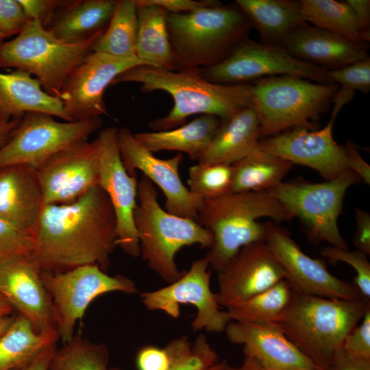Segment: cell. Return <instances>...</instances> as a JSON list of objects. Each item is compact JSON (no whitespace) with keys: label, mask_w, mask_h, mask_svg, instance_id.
Masks as SVG:
<instances>
[{"label":"cell","mask_w":370,"mask_h":370,"mask_svg":"<svg viewBox=\"0 0 370 370\" xmlns=\"http://www.w3.org/2000/svg\"><path fill=\"white\" fill-rule=\"evenodd\" d=\"M345 2L354 12L362 41L367 43L370 40V1L346 0Z\"/></svg>","instance_id":"obj_49"},{"label":"cell","mask_w":370,"mask_h":370,"mask_svg":"<svg viewBox=\"0 0 370 370\" xmlns=\"http://www.w3.org/2000/svg\"><path fill=\"white\" fill-rule=\"evenodd\" d=\"M41 271L33 254L0 264V295L39 333L56 330Z\"/></svg>","instance_id":"obj_21"},{"label":"cell","mask_w":370,"mask_h":370,"mask_svg":"<svg viewBox=\"0 0 370 370\" xmlns=\"http://www.w3.org/2000/svg\"><path fill=\"white\" fill-rule=\"evenodd\" d=\"M221 119L202 114L175 129L160 132L134 134L135 138L151 152L177 151L198 160L213 138Z\"/></svg>","instance_id":"obj_30"},{"label":"cell","mask_w":370,"mask_h":370,"mask_svg":"<svg viewBox=\"0 0 370 370\" xmlns=\"http://www.w3.org/2000/svg\"><path fill=\"white\" fill-rule=\"evenodd\" d=\"M56 347L57 345L53 344L44 349L23 366L20 370H49Z\"/></svg>","instance_id":"obj_51"},{"label":"cell","mask_w":370,"mask_h":370,"mask_svg":"<svg viewBox=\"0 0 370 370\" xmlns=\"http://www.w3.org/2000/svg\"><path fill=\"white\" fill-rule=\"evenodd\" d=\"M348 169L365 184H370V166L362 158L356 144L347 141L344 145Z\"/></svg>","instance_id":"obj_47"},{"label":"cell","mask_w":370,"mask_h":370,"mask_svg":"<svg viewBox=\"0 0 370 370\" xmlns=\"http://www.w3.org/2000/svg\"><path fill=\"white\" fill-rule=\"evenodd\" d=\"M204 79L220 84H243L278 75H295L330 84L328 71L300 60L282 46L256 42L249 38L241 41L219 63L198 70Z\"/></svg>","instance_id":"obj_11"},{"label":"cell","mask_w":370,"mask_h":370,"mask_svg":"<svg viewBox=\"0 0 370 370\" xmlns=\"http://www.w3.org/2000/svg\"><path fill=\"white\" fill-rule=\"evenodd\" d=\"M14 317L8 316L3 318L0 319V335L6 331L9 328Z\"/></svg>","instance_id":"obj_55"},{"label":"cell","mask_w":370,"mask_h":370,"mask_svg":"<svg viewBox=\"0 0 370 370\" xmlns=\"http://www.w3.org/2000/svg\"><path fill=\"white\" fill-rule=\"evenodd\" d=\"M103 34L83 42L68 44L38 21H29L18 36L0 44V69L27 71L36 76L48 95L58 97L69 74L93 51Z\"/></svg>","instance_id":"obj_8"},{"label":"cell","mask_w":370,"mask_h":370,"mask_svg":"<svg viewBox=\"0 0 370 370\" xmlns=\"http://www.w3.org/2000/svg\"><path fill=\"white\" fill-rule=\"evenodd\" d=\"M169 364L170 358L166 347L145 346L138 351L136 358L138 370H167Z\"/></svg>","instance_id":"obj_45"},{"label":"cell","mask_w":370,"mask_h":370,"mask_svg":"<svg viewBox=\"0 0 370 370\" xmlns=\"http://www.w3.org/2000/svg\"><path fill=\"white\" fill-rule=\"evenodd\" d=\"M359 177L349 173L332 180L313 183L298 180L282 182L268 190L293 214L297 217L309 241L318 245L349 249L341 234L338 219L342 211L346 192Z\"/></svg>","instance_id":"obj_9"},{"label":"cell","mask_w":370,"mask_h":370,"mask_svg":"<svg viewBox=\"0 0 370 370\" xmlns=\"http://www.w3.org/2000/svg\"><path fill=\"white\" fill-rule=\"evenodd\" d=\"M149 3L160 5L169 13H186L204 8L221 4L214 0H147Z\"/></svg>","instance_id":"obj_48"},{"label":"cell","mask_w":370,"mask_h":370,"mask_svg":"<svg viewBox=\"0 0 370 370\" xmlns=\"http://www.w3.org/2000/svg\"><path fill=\"white\" fill-rule=\"evenodd\" d=\"M295 291L285 280L236 305L227 308L232 321L275 324L291 304Z\"/></svg>","instance_id":"obj_33"},{"label":"cell","mask_w":370,"mask_h":370,"mask_svg":"<svg viewBox=\"0 0 370 370\" xmlns=\"http://www.w3.org/2000/svg\"><path fill=\"white\" fill-rule=\"evenodd\" d=\"M137 200L134 222L140 255L163 280L173 283L185 272L178 270L175 260L177 252L183 247L194 244L209 249L213 235L195 220L163 210L153 184L144 175L138 182Z\"/></svg>","instance_id":"obj_6"},{"label":"cell","mask_w":370,"mask_h":370,"mask_svg":"<svg viewBox=\"0 0 370 370\" xmlns=\"http://www.w3.org/2000/svg\"><path fill=\"white\" fill-rule=\"evenodd\" d=\"M56 330L37 332L29 321L18 314L0 335V370L22 367L49 346L56 344Z\"/></svg>","instance_id":"obj_32"},{"label":"cell","mask_w":370,"mask_h":370,"mask_svg":"<svg viewBox=\"0 0 370 370\" xmlns=\"http://www.w3.org/2000/svg\"><path fill=\"white\" fill-rule=\"evenodd\" d=\"M224 332L230 342L243 345L245 356L269 370H321L274 324L231 321Z\"/></svg>","instance_id":"obj_22"},{"label":"cell","mask_w":370,"mask_h":370,"mask_svg":"<svg viewBox=\"0 0 370 370\" xmlns=\"http://www.w3.org/2000/svg\"><path fill=\"white\" fill-rule=\"evenodd\" d=\"M44 286L51 299L53 317L62 343L74 337L77 322L97 297L110 292L133 294L135 283L121 275H109L97 264L79 266L62 272L41 271Z\"/></svg>","instance_id":"obj_10"},{"label":"cell","mask_w":370,"mask_h":370,"mask_svg":"<svg viewBox=\"0 0 370 370\" xmlns=\"http://www.w3.org/2000/svg\"><path fill=\"white\" fill-rule=\"evenodd\" d=\"M204 370H230V365L225 361H223L220 363H214Z\"/></svg>","instance_id":"obj_56"},{"label":"cell","mask_w":370,"mask_h":370,"mask_svg":"<svg viewBox=\"0 0 370 370\" xmlns=\"http://www.w3.org/2000/svg\"><path fill=\"white\" fill-rule=\"evenodd\" d=\"M18 2L30 21H38L47 29L61 0H18Z\"/></svg>","instance_id":"obj_44"},{"label":"cell","mask_w":370,"mask_h":370,"mask_svg":"<svg viewBox=\"0 0 370 370\" xmlns=\"http://www.w3.org/2000/svg\"><path fill=\"white\" fill-rule=\"evenodd\" d=\"M45 205L66 204L98 185L97 138L59 151L36 169Z\"/></svg>","instance_id":"obj_18"},{"label":"cell","mask_w":370,"mask_h":370,"mask_svg":"<svg viewBox=\"0 0 370 370\" xmlns=\"http://www.w3.org/2000/svg\"><path fill=\"white\" fill-rule=\"evenodd\" d=\"M260 140L258 117L251 106L244 108L221 121L198 163L232 164L256 149Z\"/></svg>","instance_id":"obj_27"},{"label":"cell","mask_w":370,"mask_h":370,"mask_svg":"<svg viewBox=\"0 0 370 370\" xmlns=\"http://www.w3.org/2000/svg\"><path fill=\"white\" fill-rule=\"evenodd\" d=\"M284 280V270L266 243L247 245L218 273V304L227 308Z\"/></svg>","instance_id":"obj_20"},{"label":"cell","mask_w":370,"mask_h":370,"mask_svg":"<svg viewBox=\"0 0 370 370\" xmlns=\"http://www.w3.org/2000/svg\"><path fill=\"white\" fill-rule=\"evenodd\" d=\"M341 348L349 358L370 366V308L366 310L360 323L346 336Z\"/></svg>","instance_id":"obj_42"},{"label":"cell","mask_w":370,"mask_h":370,"mask_svg":"<svg viewBox=\"0 0 370 370\" xmlns=\"http://www.w3.org/2000/svg\"><path fill=\"white\" fill-rule=\"evenodd\" d=\"M262 217L278 223L294 218L267 191L230 193L204 200L195 221L213 235L212 245L204 256L209 266L219 273L243 247L265 243L264 223L258 221Z\"/></svg>","instance_id":"obj_3"},{"label":"cell","mask_w":370,"mask_h":370,"mask_svg":"<svg viewBox=\"0 0 370 370\" xmlns=\"http://www.w3.org/2000/svg\"><path fill=\"white\" fill-rule=\"evenodd\" d=\"M136 2L137 58L143 65L173 71L172 51L166 27L169 12L147 0H136Z\"/></svg>","instance_id":"obj_29"},{"label":"cell","mask_w":370,"mask_h":370,"mask_svg":"<svg viewBox=\"0 0 370 370\" xmlns=\"http://www.w3.org/2000/svg\"><path fill=\"white\" fill-rule=\"evenodd\" d=\"M251 106L260 124V138L296 127L314 129L338 89L295 75L261 78L250 83Z\"/></svg>","instance_id":"obj_7"},{"label":"cell","mask_w":370,"mask_h":370,"mask_svg":"<svg viewBox=\"0 0 370 370\" xmlns=\"http://www.w3.org/2000/svg\"><path fill=\"white\" fill-rule=\"evenodd\" d=\"M21 368V367L17 368V369H13V370H20Z\"/></svg>","instance_id":"obj_57"},{"label":"cell","mask_w":370,"mask_h":370,"mask_svg":"<svg viewBox=\"0 0 370 370\" xmlns=\"http://www.w3.org/2000/svg\"><path fill=\"white\" fill-rule=\"evenodd\" d=\"M20 121L21 119H13L8 123L0 124V147L10 140Z\"/></svg>","instance_id":"obj_52"},{"label":"cell","mask_w":370,"mask_h":370,"mask_svg":"<svg viewBox=\"0 0 370 370\" xmlns=\"http://www.w3.org/2000/svg\"><path fill=\"white\" fill-rule=\"evenodd\" d=\"M236 5L255 28L260 42L283 47L290 33L305 23L299 1L236 0Z\"/></svg>","instance_id":"obj_28"},{"label":"cell","mask_w":370,"mask_h":370,"mask_svg":"<svg viewBox=\"0 0 370 370\" xmlns=\"http://www.w3.org/2000/svg\"><path fill=\"white\" fill-rule=\"evenodd\" d=\"M143 65L137 58H121L91 52L69 74L58 98L69 121H83L108 114L104 92L123 72Z\"/></svg>","instance_id":"obj_17"},{"label":"cell","mask_w":370,"mask_h":370,"mask_svg":"<svg viewBox=\"0 0 370 370\" xmlns=\"http://www.w3.org/2000/svg\"><path fill=\"white\" fill-rule=\"evenodd\" d=\"M136 33V0H119L111 21L96 42L93 51L121 58H137Z\"/></svg>","instance_id":"obj_34"},{"label":"cell","mask_w":370,"mask_h":370,"mask_svg":"<svg viewBox=\"0 0 370 370\" xmlns=\"http://www.w3.org/2000/svg\"><path fill=\"white\" fill-rule=\"evenodd\" d=\"M39 112L69 121L60 99L48 95L40 82L27 71L0 72V124Z\"/></svg>","instance_id":"obj_25"},{"label":"cell","mask_w":370,"mask_h":370,"mask_svg":"<svg viewBox=\"0 0 370 370\" xmlns=\"http://www.w3.org/2000/svg\"><path fill=\"white\" fill-rule=\"evenodd\" d=\"M320 254L334 262L347 263L356 271L354 284L362 296L370 301V262L367 255L359 250H349L332 246L323 247Z\"/></svg>","instance_id":"obj_40"},{"label":"cell","mask_w":370,"mask_h":370,"mask_svg":"<svg viewBox=\"0 0 370 370\" xmlns=\"http://www.w3.org/2000/svg\"><path fill=\"white\" fill-rule=\"evenodd\" d=\"M370 301L345 300L295 292L274 324L321 370H328L346 336L358 325Z\"/></svg>","instance_id":"obj_5"},{"label":"cell","mask_w":370,"mask_h":370,"mask_svg":"<svg viewBox=\"0 0 370 370\" xmlns=\"http://www.w3.org/2000/svg\"><path fill=\"white\" fill-rule=\"evenodd\" d=\"M283 47L293 57L328 71L369 58L367 45L303 23L285 39Z\"/></svg>","instance_id":"obj_24"},{"label":"cell","mask_w":370,"mask_h":370,"mask_svg":"<svg viewBox=\"0 0 370 370\" xmlns=\"http://www.w3.org/2000/svg\"><path fill=\"white\" fill-rule=\"evenodd\" d=\"M166 27L173 71L196 70L219 63L248 38L252 29L235 3L169 13Z\"/></svg>","instance_id":"obj_4"},{"label":"cell","mask_w":370,"mask_h":370,"mask_svg":"<svg viewBox=\"0 0 370 370\" xmlns=\"http://www.w3.org/2000/svg\"><path fill=\"white\" fill-rule=\"evenodd\" d=\"M102 122L101 117L60 122L46 113L27 112L0 147V168L21 164L36 169L59 151L87 140Z\"/></svg>","instance_id":"obj_12"},{"label":"cell","mask_w":370,"mask_h":370,"mask_svg":"<svg viewBox=\"0 0 370 370\" xmlns=\"http://www.w3.org/2000/svg\"><path fill=\"white\" fill-rule=\"evenodd\" d=\"M117 135L121 158L127 172L136 176V171H140L143 175L158 186L166 197V211L196 220L204 200L193 194L180 178L179 167L183 160L182 153L160 159L145 148L128 128L118 129Z\"/></svg>","instance_id":"obj_19"},{"label":"cell","mask_w":370,"mask_h":370,"mask_svg":"<svg viewBox=\"0 0 370 370\" xmlns=\"http://www.w3.org/2000/svg\"><path fill=\"white\" fill-rule=\"evenodd\" d=\"M293 165L280 157L256 147L232 164L230 193L268 191L283 182Z\"/></svg>","instance_id":"obj_31"},{"label":"cell","mask_w":370,"mask_h":370,"mask_svg":"<svg viewBox=\"0 0 370 370\" xmlns=\"http://www.w3.org/2000/svg\"><path fill=\"white\" fill-rule=\"evenodd\" d=\"M232 164L198 163L189 168V190L203 200L215 199L230 193Z\"/></svg>","instance_id":"obj_38"},{"label":"cell","mask_w":370,"mask_h":370,"mask_svg":"<svg viewBox=\"0 0 370 370\" xmlns=\"http://www.w3.org/2000/svg\"><path fill=\"white\" fill-rule=\"evenodd\" d=\"M356 230L353 243L357 250L370 255V213L361 208H356Z\"/></svg>","instance_id":"obj_46"},{"label":"cell","mask_w":370,"mask_h":370,"mask_svg":"<svg viewBox=\"0 0 370 370\" xmlns=\"http://www.w3.org/2000/svg\"><path fill=\"white\" fill-rule=\"evenodd\" d=\"M13 309V307L8 300L0 295V319L10 316Z\"/></svg>","instance_id":"obj_54"},{"label":"cell","mask_w":370,"mask_h":370,"mask_svg":"<svg viewBox=\"0 0 370 370\" xmlns=\"http://www.w3.org/2000/svg\"><path fill=\"white\" fill-rule=\"evenodd\" d=\"M198 70L171 71L138 65L118 75L111 85L136 82L141 84L143 92L162 90L171 96L173 106L170 112L149 123L154 132L182 126L194 114L212 115L223 120L251 106L249 84L212 83L203 79Z\"/></svg>","instance_id":"obj_2"},{"label":"cell","mask_w":370,"mask_h":370,"mask_svg":"<svg viewBox=\"0 0 370 370\" xmlns=\"http://www.w3.org/2000/svg\"><path fill=\"white\" fill-rule=\"evenodd\" d=\"M204 257L195 260L189 270L176 281L156 291L140 294L145 306L150 310H160L178 318L180 305L190 304L197 313L192 323V330L202 329L211 332H222L232 321L227 310L223 311L217 301V293L210 288L211 271Z\"/></svg>","instance_id":"obj_13"},{"label":"cell","mask_w":370,"mask_h":370,"mask_svg":"<svg viewBox=\"0 0 370 370\" xmlns=\"http://www.w3.org/2000/svg\"><path fill=\"white\" fill-rule=\"evenodd\" d=\"M33 236L0 219V264L33 254Z\"/></svg>","instance_id":"obj_41"},{"label":"cell","mask_w":370,"mask_h":370,"mask_svg":"<svg viewBox=\"0 0 370 370\" xmlns=\"http://www.w3.org/2000/svg\"><path fill=\"white\" fill-rule=\"evenodd\" d=\"M328 74L332 82L338 85L332 102L342 108L352 100L356 90L365 94L370 90L369 58L328 71Z\"/></svg>","instance_id":"obj_39"},{"label":"cell","mask_w":370,"mask_h":370,"mask_svg":"<svg viewBox=\"0 0 370 370\" xmlns=\"http://www.w3.org/2000/svg\"><path fill=\"white\" fill-rule=\"evenodd\" d=\"M33 256L44 271L103 266L117 247L116 219L99 186L66 204L45 205L34 234Z\"/></svg>","instance_id":"obj_1"},{"label":"cell","mask_w":370,"mask_h":370,"mask_svg":"<svg viewBox=\"0 0 370 370\" xmlns=\"http://www.w3.org/2000/svg\"><path fill=\"white\" fill-rule=\"evenodd\" d=\"M45 206L36 169L21 164L0 168V219L34 238Z\"/></svg>","instance_id":"obj_23"},{"label":"cell","mask_w":370,"mask_h":370,"mask_svg":"<svg viewBox=\"0 0 370 370\" xmlns=\"http://www.w3.org/2000/svg\"><path fill=\"white\" fill-rule=\"evenodd\" d=\"M264 226L265 243L296 293L345 300L365 299L354 283L333 275L322 261L306 254L286 228L272 221Z\"/></svg>","instance_id":"obj_14"},{"label":"cell","mask_w":370,"mask_h":370,"mask_svg":"<svg viewBox=\"0 0 370 370\" xmlns=\"http://www.w3.org/2000/svg\"><path fill=\"white\" fill-rule=\"evenodd\" d=\"M334 107L327 125L320 130L296 127L260 139L257 147L291 163L317 171L326 181L352 173L347 168L344 145L333 137V127L340 112Z\"/></svg>","instance_id":"obj_15"},{"label":"cell","mask_w":370,"mask_h":370,"mask_svg":"<svg viewBox=\"0 0 370 370\" xmlns=\"http://www.w3.org/2000/svg\"><path fill=\"white\" fill-rule=\"evenodd\" d=\"M165 347L170 358L167 370H204L216 363L218 358L204 334L193 344L183 335L172 339Z\"/></svg>","instance_id":"obj_37"},{"label":"cell","mask_w":370,"mask_h":370,"mask_svg":"<svg viewBox=\"0 0 370 370\" xmlns=\"http://www.w3.org/2000/svg\"><path fill=\"white\" fill-rule=\"evenodd\" d=\"M230 370H269L263 367L254 358L245 356L243 363L238 367L230 366Z\"/></svg>","instance_id":"obj_53"},{"label":"cell","mask_w":370,"mask_h":370,"mask_svg":"<svg viewBox=\"0 0 370 370\" xmlns=\"http://www.w3.org/2000/svg\"><path fill=\"white\" fill-rule=\"evenodd\" d=\"M29 21L18 0H0V44L18 36Z\"/></svg>","instance_id":"obj_43"},{"label":"cell","mask_w":370,"mask_h":370,"mask_svg":"<svg viewBox=\"0 0 370 370\" xmlns=\"http://www.w3.org/2000/svg\"><path fill=\"white\" fill-rule=\"evenodd\" d=\"M299 2L306 23L367 45L361 38L354 12L345 1L300 0Z\"/></svg>","instance_id":"obj_35"},{"label":"cell","mask_w":370,"mask_h":370,"mask_svg":"<svg viewBox=\"0 0 370 370\" xmlns=\"http://www.w3.org/2000/svg\"><path fill=\"white\" fill-rule=\"evenodd\" d=\"M119 0H61L47 27L68 44L86 41L107 29Z\"/></svg>","instance_id":"obj_26"},{"label":"cell","mask_w":370,"mask_h":370,"mask_svg":"<svg viewBox=\"0 0 370 370\" xmlns=\"http://www.w3.org/2000/svg\"><path fill=\"white\" fill-rule=\"evenodd\" d=\"M328 370H370V366L349 358L340 347L334 354Z\"/></svg>","instance_id":"obj_50"},{"label":"cell","mask_w":370,"mask_h":370,"mask_svg":"<svg viewBox=\"0 0 370 370\" xmlns=\"http://www.w3.org/2000/svg\"><path fill=\"white\" fill-rule=\"evenodd\" d=\"M118 129L103 128L97 139L99 145V186L108 195L116 219L117 246L127 255L140 256L138 233L134 222L137 205L136 176L126 171L121 158L118 144Z\"/></svg>","instance_id":"obj_16"},{"label":"cell","mask_w":370,"mask_h":370,"mask_svg":"<svg viewBox=\"0 0 370 370\" xmlns=\"http://www.w3.org/2000/svg\"><path fill=\"white\" fill-rule=\"evenodd\" d=\"M106 345L95 343L77 334L56 347L49 370H121L109 367Z\"/></svg>","instance_id":"obj_36"}]
</instances>
